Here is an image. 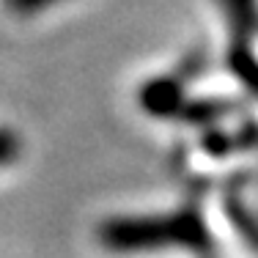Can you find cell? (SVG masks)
I'll return each mask as SVG.
<instances>
[{"label": "cell", "instance_id": "obj_1", "mask_svg": "<svg viewBox=\"0 0 258 258\" xmlns=\"http://www.w3.org/2000/svg\"><path fill=\"white\" fill-rule=\"evenodd\" d=\"M99 239L113 250H143L157 247V244L209 247V236L195 212H179L162 220H110L99 228Z\"/></svg>", "mask_w": 258, "mask_h": 258}, {"label": "cell", "instance_id": "obj_2", "mask_svg": "<svg viewBox=\"0 0 258 258\" xmlns=\"http://www.w3.org/2000/svg\"><path fill=\"white\" fill-rule=\"evenodd\" d=\"M140 102L149 113L154 115H173V113H181L184 107V96H181V88L176 80H151L143 91H140Z\"/></svg>", "mask_w": 258, "mask_h": 258}, {"label": "cell", "instance_id": "obj_3", "mask_svg": "<svg viewBox=\"0 0 258 258\" xmlns=\"http://www.w3.org/2000/svg\"><path fill=\"white\" fill-rule=\"evenodd\" d=\"M22 151V140L14 129H0V168L11 165Z\"/></svg>", "mask_w": 258, "mask_h": 258}, {"label": "cell", "instance_id": "obj_4", "mask_svg": "<svg viewBox=\"0 0 258 258\" xmlns=\"http://www.w3.org/2000/svg\"><path fill=\"white\" fill-rule=\"evenodd\" d=\"M55 3H60V0H6V9L20 17H28V14H36V11L47 9V6H55Z\"/></svg>", "mask_w": 258, "mask_h": 258}, {"label": "cell", "instance_id": "obj_5", "mask_svg": "<svg viewBox=\"0 0 258 258\" xmlns=\"http://www.w3.org/2000/svg\"><path fill=\"white\" fill-rule=\"evenodd\" d=\"M236 3H242V6H250V3H253V0H236Z\"/></svg>", "mask_w": 258, "mask_h": 258}]
</instances>
